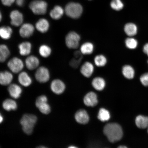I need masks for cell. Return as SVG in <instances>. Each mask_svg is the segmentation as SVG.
I'll return each mask as SVG.
<instances>
[{
	"label": "cell",
	"mask_w": 148,
	"mask_h": 148,
	"mask_svg": "<svg viewBox=\"0 0 148 148\" xmlns=\"http://www.w3.org/2000/svg\"><path fill=\"white\" fill-rule=\"evenodd\" d=\"M110 116L109 111L104 108L100 109L97 118L101 121L105 122L110 119Z\"/></svg>",
	"instance_id": "32"
},
{
	"label": "cell",
	"mask_w": 148,
	"mask_h": 148,
	"mask_svg": "<svg viewBox=\"0 0 148 148\" xmlns=\"http://www.w3.org/2000/svg\"><path fill=\"white\" fill-rule=\"evenodd\" d=\"M92 85L96 90L101 91L104 88L106 83L104 79L101 77H97L92 81Z\"/></svg>",
	"instance_id": "23"
},
{
	"label": "cell",
	"mask_w": 148,
	"mask_h": 148,
	"mask_svg": "<svg viewBox=\"0 0 148 148\" xmlns=\"http://www.w3.org/2000/svg\"><path fill=\"white\" fill-rule=\"evenodd\" d=\"M37 30L40 33H44L47 32L49 27V21L45 18H42L37 22L36 25Z\"/></svg>",
	"instance_id": "20"
},
{
	"label": "cell",
	"mask_w": 148,
	"mask_h": 148,
	"mask_svg": "<svg viewBox=\"0 0 148 148\" xmlns=\"http://www.w3.org/2000/svg\"><path fill=\"white\" fill-rule=\"evenodd\" d=\"M144 52L148 56V43L146 44L143 48Z\"/></svg>",
	"instance_id": "39"
},
{
	"label": "cell",
	"mask_w": 148,
	"mask_h": 148,
	"mask_svg": "<svg viewBox=\"0 0 148 148\" xmlns=\"http://www.w3.org/2000/svg\"><path fill=\"white\" fill-rule=\"evenodd\" d=\"M82 54L80 51H76L74 53V58L70 61V66L74 68L78 67L82 59Z\"/></svg>",
	"instance_id": "21"
},
{
	"label": "cell",
	"mask_w": 148,
	"mask_h": 148,
	"mask_svg": "<svg viewBox=\"0 0 148 148\" xmlns=\"http://www.w3.org/2000/svg\"><path fill=\"white\" fill-rule=\"evenodd\" d=\"M122 73L124 76L127 79H132L134 77L135 71L134 68L128 65L123 66L122 69Z\"/></svg>",
	"instance_id": "28"
},
{
	"label": "cell",
	"mask_w": 148,
	"mask_h": 148,
	"mask_svg": "<svg viewBox=\"0 0 148 148\" xmlns=\"http://www.w3.org/2000/svg\"><path fill=\"white\" fill-rule=\"evenodd\" d=\"M64 11L62 7L56 5L51 11L50 15L54 20H58L62 17L64 14Z\"/></svg>",
	"instance_id": "27"
},
{
	"label": "cell",
	"mask_w": 148,
	"mask_h": 148,
	"mask_svg": "<svg viewBox=\"0 0 148 148\" xmlns=\"http://www.w3.org/2000/svg\"><path fill=\"white\" fill-rule=\"evenodd\" d=\"M137 127L140 129H144L148 127V117L143 115L138 116L135 120Z\"/></svg>",
	"instance_id": "22"
},
{
	"label": "cell",
	"mask_w": 148,
	"mask_h": 148,
	"mask_svg": "<svg viewBox=\"0 0 148 148\" xmlns=\"http://www.w3.org/2000/svg\"><path fill=\"white\" fill-rule=\"evenodd\" d=\"M25 66L23 61L17 57H14L9 61L7 66L12 73H19L22 71Z\"/></svg>",
	"instance_id": "5"
},
{
	"label": "cell",
	"mask_w": 148,
	"mask_h": 148,
	"mask_svg": "<svg viewBox=\"0 0 148 148\" xmlns=\"http://www.w3.org/2000/svg\"><path fill=\"white\" fill-rule=\"evenodd\" d=\"M140 80L144 86H148V73L143 74L140 77Z\"/></svg>",
	"instance_id": "36"
},
{
	"label": "cell",
	"mask_w": 148,
	"mask_h": 148,
	"mask_svg": "<svg viewBox=\"0 0 148 148\" xmlns=\"http://www.w3.org/2000/svg\"><path fill=\"white\" fill-rule=\"evenodd\" d=\"M94 47L91 42H86L81 46L80 51L82 54L90 55L93 52Z\"/></svg>",
	"instance_id": "31"
},
{
	"label": "cell",
	"mask_w": 148,
	"mask_h": 148,
	"mask_svg": "<svg viewBox=\"0 0 148 148\" xmlns=\"http://www.w3.org/2000/svg\"><path fill=\"white\" fill-rule=\"evenodd\" d=\"M37 120L36 116L31 114H25L20 120V123L23 127V130L26 134H31Z\"/></svg>",
	"instance_id": "2"
},
{
	"label": "cell",
	"mask_w": 148,
	"mask_h": 148,
	"mask_svg": "<svg viewBox=\"0 0 148 148\" xmlns=\"http://www.w3.org/2000/svg\"><path fill=\"white\" fill-rule=\"evenodd\" d=\"M126 46L128 49H136L138 45L137 40L133 38H128L125 40Z\"/></svg>",
	"instance_id": "34"
},
{
	"label": "cell",
	"mask_w": 148,
	"mask_h": 148,
	"mask_svg": "<svg viewBox=\"0 0 148 148\" xmlns=\"http://www.w3.org/2000/svg\"></svg>",
	"instance_id": "45"
},
{
	"label": "cell",
	"mask_w": 148,
	"mask_h": 148,
	"mask_svg": "<svg viewBox=\"0 0 148 148\" xmlns=\"http://www.w3.org/2000/svg\"><path fill=\"white\" fill-rule=\"evenodd\" d=\"M94 67L91 63L86 62L81 66L80 71L85 77H89L91 76L93 73Z\"/></svg>",
	"instance_id": "19"
},
{
	"label": "cell",
	"mask_w": 148,
	"mask_h": 148,
	"mask_svg": "<svg viewBox=\"0 0 148 148\" xmlns=\"http://www.w3.org/2000/svg\"><path fill=\"white\" fill-rule=\"evenodd\" d=\"M18 81L20 84L23 86L28 87L32 84V79L27 72L21 71L18 76Z\"/></svg>",
	"instance_id": "14"
},
{
	"label": "cell",
	"mask_w": 148,
	"mask_h": 148,
	"mask_svg": "<svg viewBox=\"0 0 148 148\" xmlns=\"http://www.w3.org/2000/svg\"><path fill=\"white\" fill-rule=\"evenodd\" d=\"M3 116H1V123L3 121Z\"/></svg>",
	"instance_id": "43"
},
{
	"label": "cell",
	"mask_w": 148,
	"mask_h": 148,
	"mask_svg": "<svg viewBox=\"0 0 148 148\" xmlns=\"http://www.w3.org/2000/svg\"><path fill=\"white\" fill-rule=\"evenodd\" d=\"M118 148H127L125 146H120L118 147Z\"/></svg>",
	"instance_id": "40"
},
{
	"label": "cell",
	"mask_w": 148,
	"mask_h": 148,
	"mask_svg": "<svg viewBox=\"0 0 148 148\" xmlns=\"http://www.w3.org/2000/svg\"><path fill=\"white\" fill-rule=\"evenodd\" d=\"M75 118L77 123L86 124L89 121V116L86 110H79L76 113Z\"/></svg>",
	"instance_id": "17"
},
{
	"label": "cell",
	"mask_w": 148,
	"mask_h": 148,
	"mask_svg": "<svg viewBox=\"0 0 148 148\" xmlns=\"http://www.w3.org/2000/svg\"><path fill=\"white\" fill-rule=\"evenodd\" d=\"M8 91L11 97L18 99L21 96L23 90L21 87L18 84H11L9 86Z\"/></svg>",
	"instance_id": "18"
},
{
	"label": "cell",
	"mask_w": 148,
	"mask_h": 148,
	"mask_svg": "<svg viewBox=\"0 0 148 148\" xmlns=\"http://www.w3.org/2000/svg\"><path fill=\"white\" fill-rule=\"evenodd\" d=\"M47 3L42 1H35L31 2L29 5V8L35 14H45L47 10Z\"/></svg>",
	"instance_id": "6"
},
{
	"label": "cell",
	"mask_w": 148,
	"mask_h": 148,
	"mask_svg": "<svg viewBox=\"0 0 148 148\" xmlns=\"http://www.w3.org/2000/svg\"><path fill=\"white\" fill-rule=\"evenodd\" d=\"M10 23L14 27H18L22 25L23 21V14L18 10L12 11L10 14Z\"/></svg>",
	"instance_id": "11"
},
{
	"label": "cell",
	"mask_w": 148,
	"mask_h": 148,
	"mask_svg": "<svg viewBox=\"0 0 148 148\" xmlns=\"http://www.w3.org/2000/svg\"><path fill=\"white\" fill-rule=\"evenodd\" d=\"M94 62L96 66L99 67L104 66L107 63V59L104 56L98 55L94 58Z\"/></svg>",
	"instance_id": "33"
},
{
	"label": "cell",
	"mask_w": 148,
	"mask_h": 148,
	"mask_svg": "<svg viewBox=\"0 0 148 148\" xmlns=\"http://www.w3.org/2000/svg\"><path fill=\"white\" fill-rule=\"evenodd\" d=\"M68 148H77V147H75V146H70V147H69Z\"/></svg>",
	"instance_id": "42"
},
{
	"label": "cell",
	"mask_w": 148,
	"mask_h": 148,
	"mask_svg": "<svg viewBox=\"0 0 148 148\" xmlns=\"http://www.w3.org/2000/svg\"><path fill=\"white\" fill-rule=\"evenodd\" d=\"M50 87L53 93L59 95L63 93L65 90L66 86L63 81L57 79H54L52 81Z\"/></svg>",
	"instance_id": "9"
},
{
	"label": "cell",
	"mask_w": 148,
	"mask_h": 148,
	"mask_svg": "<svg viewBox=\"0 0 148 148\" xmlns=\"http://www.w3.org/2000/svg\"><path fill=\"white\" fill-rule=\"evenodd\" d=\"M3 106L5 110L8 111L15 110L17 107V103L16 102L13 100L10 99L5 100L3 102Z\"/></svg>",
	"instance_id": "30"
},
{
	"label": "cell",
	"mask_w": 148,
	"mask_h": 148,
	"mask_svg": "<svg viewBox=\"0 0 148 148\" xmlns=\"http://www.w3.org/2000/svg\"><path fill=\"white\" fill-rule=\"evenodd\" d=\"M124 31L127 36L132 37L136 34L138 32V27L134 23H128L125 25Z\"/></svg>",
	"instance_id": "24"
},
{
	"label": "cell",
	"mask_w": 148,
	"mask_h": 148,
	"mask_svg": "<svg viewBox=\"0 0 148 148\" xmlns=\"http://www.w3.org/2000/svg\"><path fill=\"white\" fill-rule=\"evenodd\" d=\"M12 72L8 71H2L0 73V83L2 86H9L14 79Z\"/></svg>",
	"instance_id": "13"
},
{
	"label": "cell",
	"mask_w": 148,
	"mask_h": 148,
	"mask_svg": "<svg viewBox=\"0 0 148 148\" xmlns=\"http://www.w3.org/2000/svg\"><path fill=\"white\" fill-rule=\"evenodd\" d=\"M103 132L109 141L112 143L119 141L123 135L121 126L115 123L107 124L103 129Z\"/></svg>",
	"instance_id": "1"
},
{
	"label": "cell",
	"mask_w": 148,
	"mask_h": 148,
	"mask_svg": "<svg viewBox=\"0 0 148 148\" xmlns=\"http://www.w3.org/2000/svg\"><path fill=\"white\" fill-rule=\"evenodd\" d=\"M110 5L113 9L116 11L121 10L124 7L123 4L121 0H112Z\"/></svg>",
	"instance_id": "35"
},
{
	"label": "cell",
	"mask_w": 148,
	"mask_h": 148,
	"mask_svg": "<svg viewBox=\"0 0 148 148\" xmlns=\"http://www.w3.org/2000/svg\"><path fill=\"white\" fill-rule=\"evenodd\" d=\"M34 29V27L32 24L29 23L24 24L20 29L19 34L23 38H29L32 36Z\"/></svg>",
	"instance_id": "10"
},
{
	"label": "cell",
	"mask_w": 148,
	"mask_h": 148,
	"mask_svg": "<svg viewBox=\"0 0 148 148\" xmlns=\"http://www.w3.org/2000/svg\"><path fill=\"white\" fill-rule=\"evenodd\" d=\"M38 53L42 57L44 58H47L51 55L52 50L49 46L46 44H43L40 46L39 48Z\"/></svg>",
	"instance_id": "29"
},
{
	"label": "cell",
	"mask_w": 148,
	"mask_h": 148,
	"mask_svg": "<svg viewBox=\"0 0 148 148\" xmlns=\"http://www.w3.org/2000/svg\"><path fill=\"white\" fill-rule=\"evenodd\" d=\"M83 101L86 106L89 107L95 106L98 103L97 94L93 92H89L85 96Z\"/></svg>",
	"instance_id": "15"
},
{
	"label": "cell",
	"mask_w": 148,
	"mask_h": 148,
	"mask_svg": "<svg viewBox=\"0 0 148 148\" xmlns=\"http://www.w3.org/2000/svg\"><path fill=\"white\" fill-rule=\"evenodd\" d=\"M47 98L45 95L39 97L36 101V106L42 113L47 114L51 112V107L47 103Z\"/></svg>",
	"instance_id": "8"
},
{
	"label": "cell",
	"mask_w": 148,
	"mask_h": 148,
	"mask_svg": "<svg viewBox=\"0 0 148 148\" xmlns=\"http://www.w3.org/2000/svg\"><path fill=\"white\" fill-rule=\"evenodd\" d=\"M80 37L74 31L68 33L65 38L66 45L70 49H77L79 47Z\"/></svg>",
	"instance_id": "4"
},
{
	"label": "cell",
	"mask_w": 148,
	"mask_h": 148,
	"mask_svg": "<svg viewBox=\"0 0 148 148\" xmlns=\"http://www.w3.org/2000/svg\"><path fill=\"white\" fill-rule=\"evenodd\" d=\"M35 77L38 82L45 83L50 79V73L49 70L45 66H40L36 70L35 74Z\"/></svg>",
	"instance_id": "7"
},
{
	"label": "cell",
	"mask_w": 148,
	"mask_h": 148,
	"mask_svg": "<svg viewBox=\"0 0 148 148\" xmlns=\"http://www.w3.org/2000/svg\"><path fill=\"white\" fill-rule=\"evenodd\" d=\"M66 13L69 17L77 18L80 17L83 12L82 6L78 3H70L66 5Z\"/></svg>",
	"instance_id": "3"
},
{
	"label": "cell",
	"mask_w": 148,
	"mask_h": 148,
	"mask_svg": "<svg viewBox=\"0 0 148 148\" xmlns=\"http://www.w3.org/2000/svg\"><path fill=\"white\" fill-rule=\"evenodd\" d=\"M18 47L20 55L23 56H27L31 53L32 45L30 42L25 41L20 43Z\"/></svg>",
	"instance_id": "16"
},
{
	"label": "cell",
	"mask_w": 148,
	"mask_h": 148,
	"mask_svg": "<svg viewBox=\"0 0 148 148\" xmlns=\"http://www.w3.org/2000/svg\"><path fill=\"white\" fill-rule=\"evenodd\" d=\"M12 32V28L8 26H3L0 29V36L3 40H8L10 39Z\"/></svg>",
	"instance_id": "26"
},
{
	"label": "cell",
	"mask_w": 148,
	"mask_h": 148,
	"mask_svg": "<svg viewBox=\"0 0 148 148\" xmlns=\"http://www.w3.org/2000/svg\"><path fill=\"white\" fill-rule=\"evenodd\" d=\"M16 5L20 7L23 6L25 3V0H16Z\"/></svg>",
	"instance_id": "38"
},
{
	"label": "cell",
	"mask_w": 148,
	"mask_h": 148,
	"mask_svg": "<svg viewBox=\"0 0 148 148\" xmlns=\"http://www.w3.org/2000/svg\"><path fill=\"white\" fill-rule=\"evenodd\" d=\"M10 51L5 44H1L0 46V61L4 62L10 55Z\"/></svg>",
	"instance_id": "25"
},
{
	"label": "cell",
	"mask_w": 148,
	"mask_h": 148,
	"mask_svg": "<svg viewBox=\"0 0 148 148\" xmlns=\"http://www.w3.org/2000/svg\"><path fill=\"white\" fill-rule=\"evenodd\" d=\"M15 0H1L3 4L5 6H10L12 5Z\"/></svg>",
	"instance_id": "37"
},
{
	"label": "cell",
	"mask_w": 148,
	"mask_h": 148,
	"mask_svg": "<svg viewBox=\"0 0 148 148\" xmlns=\"http://www.w3.org/2000/svg\"><path fill=\"white\" fill-rule=\"evenodd\" d=\"M36 148H48L45 147H44V146H39V147H37Z\"/></svg>",
	"instance_id": "41"
},
{
	"label": "cell",
	"mask_w": 148,
	"mask_h": 148,
	"mask_svg": "<svg viewBox=\"0 0 148 148\" xmlns=\"http://www.w3.org/2000/svg\"><path fill=\"white\" fill-rule=\"evenodd\" d=\"M147 132H148V127H147Z\"/></svg>",
	"instance_id": "44"
},
{
	"label": "cell",
	"mask_w": 148,
	"mask_h": 148,
	"mask_svg": "<svg viewBox=\"0 0 148 148\" xmlns=\"http://www.w3.org/2000/svg\"><path fill=\"white\" fill-rule=\"evenodd\" d=\"M40 64L39 60L34 55L28 56L25 60V66L27 69L29 70L38 69Z\"/></svg>",
	"instance_id": "12"
}]
</instances>
